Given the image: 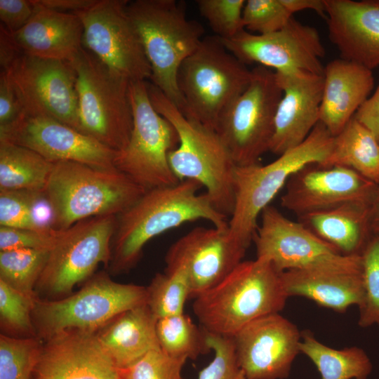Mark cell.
<instances>
[{"mask_svg":"<svg viewBox=\"0 0 379 379\" xmlns=\"http://www.w3.org/2000/svg\"><path fill=\"white\" fill-rule=\"evenodd\" d=\"M201 187L198 182L187 179L147 190L117 215L107 267L109 272H128L137 265L149 240L185 222L204 219L216 227H227V217L214 208L206 193L198 194Z\"/></svg>","mask_w":379,"mask_h":379,"instance_id":"6da1fadb","label":"cell"},{"mask_svg":"<svg viewBox=\"0 0 379 379\" xmlns=\"http://www.w3.org/2000/svg\"><path fill=\"white\" fill-rule=\"evenodd\" d=\"M281 272L267 260H243L225 278L194 298L193 312L208 333L233 337L251 321L284 307Z\"/></svg>","mask_w":379,"mask_h":379,"instance_id":"7a4b0ae2","label":"cell"},{"mask_svg":"<svg viewBox=\"0 0 379 379\" xmlns=\"http://www.w3.org/2000/svg\"><path fill=\"white\" fill-rule=\"evenodd\" d=\"M154 109L175 128L178 147L168 153L171 171L180 180H194L206 187L214 208L230 217L234 206V173L237 165L215 129L187 117L163 92L147 81Z\"/></svg>","mask_w":379,"mask_h":379,"instance_id":"3957f363","label":"cell"},{"mask_svg":"<svg viewBox=\"0 0 379 379\" xmlns=\"http://www.w3.org/2000/svg\"><path fill=\"white\" fill-rule=\"evenodd\" d=\"M145 192L116 168L58 161L44 194L53 212V229L62 231L89 218L118 215Z\"/></svg>","mask_w":379,"mask_h":379,"instance_id":"277c9868","label":"cell"},{"mask_svg":"<svg viewBox=\"0 0 379 379\" xmlns=\"http://www.w3.org/2000/svg\"><path fill=\"white\" fill-rule=\"evenodd\" d=\"M127 12L151 67V83L182 113L184 102L177 84L178 72L201 44L204 27L187 18L182 1H128Z\"/></svg>","mask_w":379,"mask_h":379,"instance_id":"5b68a950","label":"cell"},{"mask_svg":"<svg viewBox=\"0 0 379 379\" xmlns=\"http://www.w3.org/2000/svg\"><path fill=\"white\" fill-rule=\"evenodd\" d=\"M333 140L334 136L319 121L301 144L271 163L237 166L234 206L228 220L232 237L248 248L262 211L270 205L293 174L307 165L322 164L331 152Z\"/></svg>","mask_w":379,"mask_h":379,"instance_id":"8992f818","label":"cell"},{"mask_svg":"<svg viewBox=\"0 0 379 379\" xmlns=\"http://www.w3.org/2000/svg\"><path fill=\"white\" fill-rule=\"evenodd\" d=\"M251 77L252 69L230 52L220 37L204 36L178 72L182 114L215 130L221 115Z\"/></svg>","mask_w":379,"mask_h":379,"instance_id":"52a82bcc","label":"cell"},{"mask_svg":"<svg viewBox=\"0 0 379 379\" xmlns=\"http://www.w3.org/2000/svg\"><path fill=\"white\" fill-rule=\"evenodd\" d=\"M147 304V287L114 281L105 272L92 276L77 293L46 300L36 297L32 321L44 340L60 333H96L122 312Z\"/></svg>","mask_w":379,"mask_h":379,"instance_id":"ba28073f","label":"cell"},{"mask_svg":"<svg viewBox=\"0 0 379 379\" xmlns=\"http://www.w3.org/2000/svg\"><path fill=\"white\" fill-rule=\"evenodd\" d=\"M69 62L77 74L79 117L83 133L121 151L129 140L133 124L130 81L83 46Z\"/></svg>","mask_w":379,"mask_h":379,"instance_id":"9c48e42d","label":"cell"},{"mask_svg":"<svg viewBox=\"0 0 379 379\" xmlns=\"http://www.w3.org/2000/svg\"><path fill=\"white\" fill-rule=\"evenodd\" d=\"M129 96L133 128L127 145L117 151L114 167L145 191L178 183L168 159L179 144L175 128L153 107L147 81H131Z\"/></svg>","mask_w":379,"mask_h":379,"instance_id":"30bf717a","label":"cell"},{"mask_svg":"<svg viewBox=\"0 0 379 379\" xmlns=\"http://www.w3.org/2000/svg\"><path fill=\"white\" fill-rule=\"evenodd\" d=\"M116 226L117 215H102L58 231L36 285V296L46 300L68 296L75 285L92 277L99 264L107 267Z\"/></svg>","mask_w":379,"mask_h":379,"instance_id":"8fae6325","label":"cell"},{"mask_svg":"<svg viewBox=\"0 0 379 379\" xmlns=\"http://www.w3.org/2000/svg\"><path fill=\"white\" fill-rule=\"evenodd\" d=\"M282 95L274 71L257 65L247 88L221 115L215 131L237 166L258 164L270 151Z\"/></svg>","mask_w":379,"mask_h":379,"instance_id":"7c38bea8","label":"cell"},{"mask_svg":"<svg viewBox=\"0 0 379 379\" xmlns=\"http://www.w3.org/2000/svg\"><path fill=\"white\" fill-rule=\"evenodd\" d=\"M24 114L55 119L82 133L77 74L69 61L20 55L5 71Z\"/></svg>","mask_w":379,"mask_h":379,"instance_id":"4fadbf2b","label":"cell"},{"mask_svg":"<svg viewBox=\"0 0 379 379\" xmlns=\"http://www.w3.org/2000/svg\"><path fill=\"white\" fill-rule=\"evenodd\" d=\"M127 0H97L74 13L81 19L82 46L131 81L151 79L152 69L128 16Z\"/></svg>","mask_w":379,"mask_h":379,"instance_id":"5bb4252c","label":"cell"},{"mask_svg":"<svg viewBox=\"0 0 379 379\" xmlns=\"http://www.w3.org/2000/svg\"><path fill=\"white\" fill-rule=\"evenodd\" d=\"M226 48L244 63H257L274 72L300 70L323 75L325 49L318 31L293 16L281 29L266 34L241 30L220 39Z\"/></svg>","mask_w":379,"mask_h":379,"instance_id":"9a60e30c","label":"cell"},{"mask_svg":"<svg viewBox=\"0 0 379 379\" xmlns=\"http://www.w3.org/2000/svg\"><path fill=\"white\" fill-rule=\"evenodd\" d=\"M247 249L228 226L197 227L170 246L165 270L183 271L190 284V298H195L225 278L243 261Z\"/></svg>","mask_w":379,"mask_h":379,"instance_id":"2e32d148","label":"cell"},{"mask_svg":"<svg viewBox=\"0 0 379 379\" xmlns=\"http://www.w3.org/2000/svg\"><path fill=\"white\" fill-rule=\"evenodd\" d=\"M0 142L32 149L47 160L74 161L96 168H114L117 151L55 119L22 114L0 128Z\"/></svg>","mask_w":379,"mask_h":379,"instance_id":"e0dca14e","label":"cell"},{"mask_svg":"<svg viewBox=\"0 0 379 379\" xmlns=\"http://www.w3.org/2000/svg\"><path fill=\"white\" fill-rule=\"evenodd\" d=\"M281 197L283 208L299 216L347 203L373 204L379 185L340 166L312 164L293 174Z\"/></svg>","mask_w":379,"mask_h":379,"instance_id":"ac0fdd59","label":"cell"},{"mask_svg":"<svg viewBox=\"0 0 379 379\" xmlns=\"http://www.w3.org/2000/svg\"><path fill=\"white\" fill-rule=\"evenodd\" d=\"M232 338L239 366L247 379H284L300 352L301 332L279 313L251 321Z\"/></svg>","mask_w":379,"mask_h":379,"instance_id":"d6986e66","label":"cell"},{"mask_svg":"<svg viewBox=\"0 0 379 379\" xmlns=\"http://www.w3.org/2000/svg\"><path fill=\"white\" fill-rule=\"evenodd\" d=\"M254 234L256 258L270 261L280 272L322 263L342 255L300 222L269 205Z\"/></svg>","mask_w":379,"mask_h":379,"instance_id":"ffe728a7","label":"cell"},{"mask_svg":"<svg viewBox=\"0 0 379 379\" xmlns=\"http://www.w3.org/2000/svg\"><path fill=\"white\" fill-rule=\"evenodd\" d=\"M287 296H301L320 306L345 312L362 302L361 255H344L317 265L281 272Z\"/></svg>","mask_w":379,"mask_h":379,"instance_id":"44dd1931","label":"cell"},{"mask_svg":"<svg viewBox=\"0 0 379 379\" xmlns=\"http://www.w3.org/2000/svg\"><path fill=\"white\" fill-rule=\"evenodd\" d=\"M274 72L283 95L270 151L279 156L301 144L319 122L324 76L300 70Z\"/></svg>","mask_w":379,"mask_h":379,"instance_id":"7402d4cb","label":"cell"},{"mask_svg":"<svg viewBox=\"0 0 379 379\" xmlns=\"http://www.w3.org/2000/svg\"><path fill=\"white\" fill-rule=\"evenodd\" d=\"M33 379H119L95 333L67 331L45 340Z\"/></svg>","mask_w":379,"mask_h":379,"instance_id":"603a6c76","label":"cell"},{"mask_svg":"<svg viewBox=\"0 0 379 379\" xmlns=\"http://www.w3.org/2000/svg\"><path fill=\"white\" fill-rule=\"evenodd\" d=\"M331 41L341 58L379 67V0H324Z\"/></svg>","mask_w":379,"mask_h":379,"instance_id":"cb8c5ba5","label":"cell"},{"mask_svg":"<svg viewBox=\"0 0 379 379\" xmlns=\"http://www.w3.org/2000/svg\"><path fill=\"white\" fill-rule=\"evenodd\" d=\"M323 76L319 121L335 136L368 98L373 75L372 70L341 58L328 62Z\"/></svg>","mask_w":379,"mask_h":379,"instance_id":"d4e9b609","label":"cell"},{"mask_svg":"<svg viewBox=\"0 0 379 379\" xmlns=\"http://www.w3.org/2000/svg\"><path fill=\"white\" fill-rule=\"evenodd\" d=\"M34 7L29 22L12 34L19 48L32 56L71 61L82 47L84 28L80 18L72 13Z\"/></svg>","mask_w":379,"mask_h":379,"instance_id":"484cf974","label":"cell"},{"mask_svg":"<svg viewBox=\"0 0 379 379\" xmlns=\"http://www.w3.org/2000/svg\"><path fill=\"white\" fill-rule=\"evenodd\" d=\"M157 321L145 304L119 314L95 334L104 350L121 370L160 348Z\"/></svg>","mask_w":379,"mask_h":379,"instance_id":"4316f807","label":"cell"},{"mask_svg":"<svg viewBox=\"0 0 379 379\" xmlns=\"http://www.w3.org/2000/svg\"><path fill=\"white\" fill-rule=\"evenodd\" d=\"M372 205L347 203L299 216V222L339 253L361 255L373 234L371 226Z\"/></svg>","mask_w":379,"mask_h":379,"instance_id":"83f0119b","label":"cell"},{"mask_svg":"<svg viewBox=\"0 0 379 379\" xmlns=\"http://www.w3.org/2000/svg\"><path fill=\"white\" fill-rule=\"evenodd\" d=\"M319 165L347 168L379 185V142L354 117L334 136L329 155Z\"/></svg>","mask_w":379,"mask_h":379,"instance_id":"f1b7e54d","label":"cell"},{"mask_svg":"<svg viewBox=\"0 0 379 379\" xmlns=\"http://www.w3.org/2000/svg\"><path fill=\"white\" fill-rule=\"evenodd\" d=\"M299 348L316 366L321 379H367L372 371L371 359L363 349H333L317 340L310 331L301 332Z\"/></svg>","mask_w":379,"mask_h":379,"instance_id":"f546056e","label":"cell"},{"mask_svg":"<svg viewBox=\"0 0 379 379\" xmlns=\"http://www.w3.org/2000/svg\"><path fill=\"white\" fill-rule=\"evenodd\" d=\"M53 165L32 149L0 142V190L44 193Z\"/></svg>","mask_w":379,"mask_h":379,"instance_id":"4dcf8cb0","label":"cell"},{"mask_svg":"<svg viewBox=\"0 0 379 379\" xmlns=\"http://www.w3.org/2000/svg\"><path fill=\"white\" fill-rule=\"evenodd\" d=\"M156 329L160 348L171 357L196 359L211 351L206 331L185 313L158 319Z\"/></svg>","mask_w":379,"mask_h":379,"instance_id":"1f68e13d","label":"cell"},{"mask_svg":"<svg viewBox=\"0 0 379 379\" xmlns=\"http://www.w3.org/2000/svg\"><path fill=\"white\" fill-rule=\"evenodd\" d=\"M50 250L0 251V280L29 296L34 289L47 262Z\"/></svg>","mask_w":379,"mask_h":379,"instance_id":"d6a6232c","label":"cell"},{"mask_svg":"<svg viewBox=\"0 0 379 379\" xmlns=\"http://www.w3.org/2000/svg\"><path fill=\"white\" fill-rule=\"evenodd\" d=\"M190 295V284L183 271L165 270L155 274L147 286V305L157 319L173 316L184 313Z\"/></svg>","mask_w":379,"mask_h":379,"instance_id":"836d02e7","label":"cell"},{"mask_svg":"<svg viewBox=\"0 0 379 379\" xmlns=\"http://www.w3.org/2000/svg\"><path fill=\"white\" fill-rule=\"evenodd\" d=\"M41 345L36 337L0 335V379H32Z\"/></svg>","mask_w":379,"mask_h":379,"instance_id":"e575fe53","label":"cell"},{"mask_svg":"<svg viewBox=\"0 0 379 379\" xmlns=\"http://www.w3.org/2000/svg\"><path fill=\"white\" fill-rule=\"evenodd\" d=\"M364 297L358 325L379 327V235L373 234L361 254Z\"/></svg>","mask_w":379,"mask_h":379,"instance_id":"d590c367","label":"cell"},{"mask_svg":"<svg viewBox=\"0 0 379 379\" xmlns=\"http://www.w3.org/2000/svg\"><path fill=\"white\" fill-rule=\"evenodd\" d=\"M36 297L25 295L0 280L1 328L13 334L36 337L32 316Z\"/></svg>","mask_w":379,"mask_h":379,"instance_id":"8d00e7d4","label":"cell"},{"mask_svg":"<svg viewBox=\"0 0 379 379\" xmlns=\"http://www.w3.org/2000/svg\"><path fill=\"white\" fill-rule=\"evenodd\" d=\"M244 0H197L201 15L208 21L215 36L230 39L244 29Z\"/></svg>","mask_w":379,"mask_h":379,"instance_id":"74e56055","label":"cell"},{"mask_svg":"<svg viewBox=\"0 0 379 379\" xmlns=\"http://www.w3.org/2000/svg\"><path fill=\"white\" fill-rule=\"evenodd\" d=\"M292 17L281 0H248L242 20L246 31L266 34L282 29Z\"/></svg>","mask_w":379,"mask_h":379,"instance_id":"f35d334b","label":"cell"},{"mask_svg":"<svg viewBox=\"0 0 379 379\" xmlns=\"http://www.w3.org/2000/svg\"><path fill=\"white\" fill-rule=\"evenodd\" d=\"M187 360L171 357L161 348L153 350L119 370V379H184L182 370Z\"/></svg>","mask_w":379,"mask_h":379,"instance_id":"ab89813d","label":"cell"},{"mask_svg":"<svg viewBox=\"0 0 379 379\" xmlns=\"http://www.w3.org/2000/svg\"><path fill=\"white\" fill-rule=\"evenodd\" d=\"M43 194L29 190H0V227L42 229L34 220L33 208Z\"/></svg>","mask_w":379,"mask_h":379,"instance_id":"60d3db41","label":"cell"},{"mask_svg":"<svg viewBox=\"0 0 379 379\" xmlns=\"http://www.w3.org/2000/svg\"><path fill=\"white\" fill-rule=\"evenodd\" d=\"M206 333L214 357L199 372L198 379H247L239 366L232 337Z\"/></svg>","mask_w":379,"mask_h":379,"instance_id":"b9f144b4","label":"cell"},{"mask_svg":"<svg viewBox=\"0 0 379 379\" xmlns=\"http://www.w3.org/2000/svg\"><path fill=\"white\" fill-rule=\"evenodd\" d=\"M58 231L0 227V251L13 249L51 250Z\"/></svg>","mask_w":379,"mask_h":379,"instance_id":"7bdbcfd3","label":"cell"},{"mask_svg":"<svg viewBox=\"0 0 379 379\" xmlns=\"http://www.w3.org/2000/svg\"><path fill=\"white\" fill-rule=\"evenodd\" d=\"M34 11L31 0H0L1 24L11 34L21 29L31 19Z\"/></svg>","mask_w":379,"mask_h":379,"instance_id":"ee69618b","label":"cell"},{"mask_svg":"<svg viewBox=\"0 0 379 379\" xmlns=\"http://www.w3.org/2000/svg\"><path fill=\"white\" fill-rule=\"evenodd\" d=\"M23 114L6 72L0 73V128L15 122Z\"/></svg>","mask_w":379,"mask_h":379,"instance_id":"f6af8a7d","label":"cell"},{"mask_svg":"<svg viewBox=\"0 0 379 379\" xmlns=\"http://www.w3.org/2000/svg\"><path fill=\"white\" fill-rule=\"evenodd\" d=\"M354 117L372 132L379 142V84L374 93L363 103Z\"/></svg>","mask_w":379,"mask_h":379,"instance_id":"bcb514c9","label":"cell"},{"mask_svg":"<svg viewBox=\"0 0 379 379\" xmlns=\"http://www.w3.org/2000/svg\"><path fill=\"white\" fill-rule=\"evenodd\" d=\"M24 53L15 41L12 34L4 25L0 26L1 71L6 70L13 62Z\"/></svg>","mask_w":379,"mask_h":379,"instance_id":"7dc6e473","label":"cell"},{"mask_svg":"<svg viewBox=\"0 0 379 379\" xmlns=\"http://www.w3.org/2000/svg\"><path fill=\"white\" fill-rule=\"evenodd\" d=\"M97 0H31L34 6L61 13H76L86 10Z\"/></svg>","mask_w":379,"mask_h":379,"instance_id":"c3c4849f","label":"cell"},{"mask_svg":"<svg viewBox=\"0 0 379 379\" xmlns=\"http://www.w3.org/2000/svg\"><path fill=\"white\" fill-rule=\"evenodd\" d=\"M281 1L291 15L301 11L312 10L326 18L324 0H281Z\"/></svg>","mask_w":379,"mask_h":379,"instance_id":"681fc988","label":"cell"},{"mask_svg":"<svg viewBox=\"0 0 379 379\" xmlns=\"http://www.w3.org/2000/svg\"><path fill=\"white\" fill-rule=\"evenodd\" d=\"M371 226L373 234L379 235V193L371 207Z\"/></svg>","mask_w":379,"mask_h":379,"instance_id":"f907efd6","label":"cell"}]
</instances>
